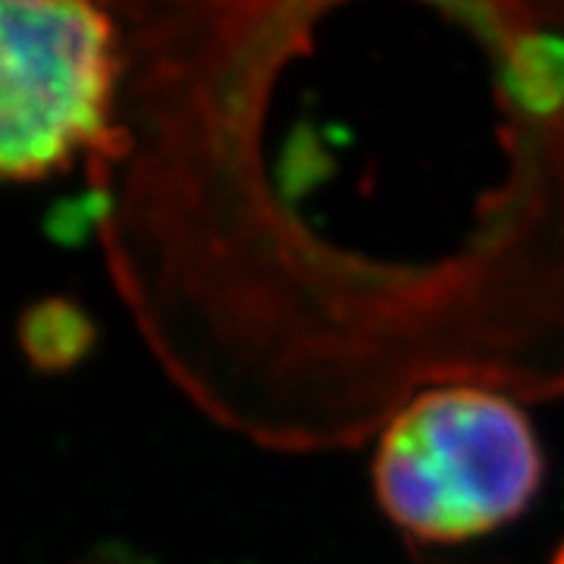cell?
I'll return each mask as SVG.
<instances>
[{
  "label": "cell",
  "mask_w": 564,
  "mask_h": 564,
  "mask_svg": "<svg viewBox=\"0 0 564 564\" xmlns=\"http://www.w3.org/2000/svg\"><path fill=\"white\" fill-rule=\"evenodd\" d=\"M543 474L524 411L474 386L433 389L408 404L373 458L383 514L430 545L467 543L518 521Z\"/></svg>",
  "instance_id": "1"
},
{
  "label": "cell",
  "mask_w": 564,
  "mask_h": 564,
  "mask_svg": "<svg viewBox=\"0 0 564 564\" xmlns=\"http://www.w3.org/2000/svg\"><path fill=\"white\" fill-rule=\"evenodd\" d=\"M117 35L88 3L0 0V182L47 180L110 129Z\"/></svg>",
  "instance_id": "2"
},
{
  "label": "cell",
  "mask_w": 564,
  "mask_h": 564,
  "mask_svg": "<svg viewBox=\"0 0 564 564\" xmlns=\"http://www.w3.org/2000/svg\"><path fill=\"white\" fill-rule=\"evenodd\" d=\"M502 88L533 117H552L564 107V39L524 32L502 54Z\"/></svg>",
  "instance_id": "3"
},
{
  "label": "cell",
  "mask_w": 564,
  "mask_h": 564,
  "mask_svg": "<svg viewBox=\"0 0 564 564\" xmlns=\"http://www.w3.org/2000/svg\"><path fill=\"white\" fill-rule=\"evenodd\" d=\"M20 339L25 355L41 370H66L88 355L95 343V326L79 304L51 302L35 304L20 326Z\"/></svg>",
  "instance_id": "4"
},
{
  "label": "cell",
  "mask_w": 564,
  "mask_h": 564,
  "mask_svg": "<svg viewBox=\"0 0 564 564\" xmlns=\"http://www.w3.org/2000/svg\"><path fill=\"white\" fill-rule=\"evenodd\" d=\"M549 564H564V543L555 549V555H552V562Z\"/></svg>",
  "instance_id": "5"
}]
</instances>
